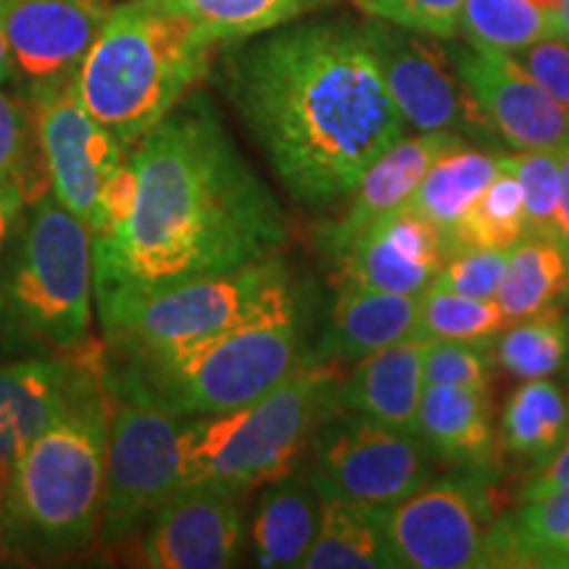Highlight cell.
Here are the masks:
<instances>
[{"label":"cell","instance_id":"obj_34","mask_svg":"<svg viewBox=\"0 0 569 569\" xmlns=\"http://www.w3.org/2000/svg\"><path fill=\"white\" fill-rule=\"evenodd\" d=\"M515 322L496 301H480L440 288L419 298L417 336L425 340H488Z\"/></svg>","mask_w":569,"mask_h":569},{"label":"cell","instance_id":"obj_24","mask_svg":"<svg viewBox=\"0 0 569 569\" xmlns=\"http://www.w3.org/2000/svg\"><path fill=\"white\" fill-rule=\"evenodd\" d=\"M486 567L569 569V490L498 515L488 532Z\"/></svg>","mask_w":569,"mask_h":569},{"label":"cell","instance_id":"obj_2","mask_svg":"<svg viewBox=\"0 0 569 569\" xmlns=\"http://www.w3.org/2000/svg\"><path fill=\"white\" fill-rule=\"evenodd\" d=\"M219 84L284 193L311 211L343 203L409 130L353 21H303L230 42Z\"/></svg>","mask_w":569,"mask_h":569},{"label":"cell","instance_id":"obj_15","mask_svg":"<svg viewBox=\"0 0 569 569\" xmlns=\"http://www.w3.org/2000/svg\"><path fill=\"white\" fill-rule=\"evenodd\" d=\"M448 56L507 146L561 151L569 146V111L511 53L448 40Z\"/></svg>","mask_w":569,"mask_h":569},{"label":"cell","instance_id":"obj_6","mask_svg":"<svg viewBox=\"0 0 569 569\" xmlns=\"http://www.w3.org/2000/svg\"><path fill=\"white\" fill-rule=\"evenodd\" d=\"M92 296L88 224L42 196L0 253V356H56L90 343Z\"/></svg>","mask_w":569,"mask_h":569},{"label":"cell","instance_id":"obj_42","mask_svg":"<svg viewBox=\"0 0 569 569\" xmlns=\"http://www.w3.org/2000/svg\"><path fill=\"white\" fill-rule=\"evenodd\" d=\"M24 209H27V203H24V198H21L17 184L0 182V253H3L6 243H9L13 227L19 224Z\"/></svg>","mask_w":569,"mask_h":569},{"label":"cell","instance_id":"obj_19","mask_svg":"<svg viewBox=\"0 0 569 569\" xmlns=\"http://www.w3.org/2000/svg\"><path fill=\"white\" fill-rule=\"evenodd\" d=\"M461 140L465 138L459 134L419 132L415 138L398 140L390 151L382 153L346 196V206L336 222L319 230L317 246L322 248L327 261L343 253L356 238H361L390 211L409 203L427 169Z\"/></svg>","mask_w":569,"mask_h":569},{"label":"cell","instance_id":"obj_33","mask_svg":"<svg viewBox=\"0 0 569 569\" xmlns=\"http://www.w3.org/2000/svg\"><path fill=\"white\" fill-rule=\"evenodd\" d=\"M0 182L17 184L27 206L51 193L46 156H42L30 103L0 88Z\"/></svg>","mask_w":569,"mask_h":569},{"label":"cell","instance_id":"obj_29","mask_svg":"<svg viewBox=\"0 0 569 569\" xmlns=\"http://www.w3.org/2000/svg\"><path fill=\"white\" fill-rule=\"evenodd\" d=\"M159 3L193 19L217 46H230L293 24L306 13L338 0H159Z\"/></svg>","mask_w":569,"mask_h":569},{"label":"cell","instance_id":"obj_40","mask_svg":"<svg viewBox=\"0 0 569 569\" xmlns=\"http://www.w3.org/2000/svg\"><path fill=\"white\" fill-rule=\"evenodd\" d=\"M134 201H138V174H134L130 156H127L122 167H119L111 180L103 184L101 201H98L96 227L90 230V238L111 232L117 230L119 224H124L134 211Z\"/></svg>","mask_w":569,"mask_h":569},{"label":"cell","instance_id":"obj_26","mask_svg":"<svg viewBox=\"0 0 569 569\" xmlns=\"http://www.w3.org/2000/svg\"><path fill=\"white\" fill-rule=\"evenodd\" d=\"M306 569H393L398 559L386 528V507L322 496V519Z\"/></svg>","mask_w":569,"mask_h":569},{"label":"cell","instance_id":"obj_41","mask_svg":"<svg viewBox=\"0 0 569 569\" xmlns=\"http://www.w3.org/2000/svg\"><path fill=\"white\" fill-rule=\"evenodd\" d=\"M559 490H569V432L565 443L551 453V459L540 465L530 480H525V486L517 493V501H536V498L553 496Z\"/></svg>","mask_w":569,"mask_h":569},{"label":"cell","instance_id":"obj_23","mask_svg":"<svg viewBox=\"0 0 569 569\" xmlns=\"http://www.w3.org/2000/svg\"><path fill=\"white\" fill-rule=\"evenodd\" d=\"M322 519V493L309 472L293 469L269 482L256 507L251 538L256 565L267 569L303 567Z\"/></svg>","mask_w":569,"mask_h":569},{"label":"cell","instance_id":"obj_21","mask_svg":"<svg viewBox=\"0 0 569 569\" xmlns=\"http://www.w3.org/2000/svg\"><path fill=\"white\" fill-rule=\"evenodd\" d=\"M427 346L430 340L411 336L359 359V367L346 380H340L338 409L353 411L396 430H417L419 401L427 388Z\"/></svg>","mask_w":569,"mask_h":569},{"label":"cell","instance_id":"obj_45","mask_svg":"<svg viewBox=\"0 0 569 569\" xmlns=\"http://www.w3.org/2000/svg\"><path fill=\"white\" fill-rule=\"evenodd\" d=\"M553 27H557V38L569 40V0H561L559 9L551 13Z\"/></svg>","mask_w":569,"mask_h":569},{"label":"cell","instance_id":"obj_35","mask_svg":"<svg viewBox=\"0 0 569 569\" xmlns=\"http://www.w3.org/2000/svg\"><path fill=\"white\" fill-rule=\"evenodd\" d=\"M501 161L522 188L528 232L557 230L561 209V172L557 151L501 153Z\"/></svg>","mask_w":569,"mask_h":569},{"label":"cell","instance_id":"obj_30","mask_svg":"<svg viewBox=\"0 0 569 569\" xmlns=\"http://www.w3.org/2000/svg\"><path fill=\"white\" fill-rule=\"evenodd\" d=\"M496 365L517 380H543L569 361V317L557 306L515 319L493 338Z\"/></svg>","mask_w":569,"mask_h":569},{"label":"cell","instance_id":"obj_9","mask_svg":"<svg viewBox=\"0 0 569 569\" xmlns=\"http://www.w3.org/2000/svg\"><path fill=\"white\" fill-rule=\"evenodd\" d=\"M184 417L113 393L98 546L122 549L182 488Z\"/></svg>","mask_w":569,"mask_h":569},{"label":"cell","instance_id":"obj_43","mask_svg":"<svg viewBox=\"0 0 569 569\" xmlns=\"http://www.w3.org/2000/svg\"><path fill=\"white\" fill-rule=\"evenodd\" d=\"M559 172H561V209H559V227L557 232L569 240V146L557 151Z\"/></svg>","mask_w":569,"mask_h":569},{"label":"cell","instance_id":"obj_10","mask_svg":"<svg viewBox=\"0 0 569 569\" xmlns=\"http://www.w3.org/2000/svg\"><path fill=\"white\" fill-rule=\"evenodd\" d=\"M309 478L322 496L390 507L432 480L436 453L417 430L336 411L309 448Z\"/></svg>","mask_w":569,"mask_h":569},{"label":"cell","instance_id":"obj_31","mask_svg":"<svg viewBox=\"0 0 569 569\" xmlns=\"http://www.w3.org/2000/svg\"><path fill=\"white\" fill-rule=\"evenodd\" d=\"M461 34L469 46L517 53L553 38V17L532 0H465Z\"/></svg>","mask_w":569,"mask_h":569},{"label":"cell","instance_id":"obj_36","mask_svg":"<svg viewBox=\"0 0 569 569\" xmlns=\"http://www.w3.org/2000/svg\"><path fill=\"white\" fill-rule=\"evenodd\" d=\"M498 369L493 338L488 340H432L425 353L427 386H451L490 393Z\"/></svg>","mask_w":569,"mask_h":569},{"label":"cell","instance_id":"obj_13","mask_svg":"<svg viewBox=\"0 0 569 569\" xmlns=\"http://www.w3.org/2000/svg\"><path fill=\"white\" fill-rule=\"evenodd\" d=\"M24 101L30 103L51 174V196L92 230L103 184L122 167L130 151L84 109L74 80L56 88L27 90Z\"/></svg>","mask_w":569,"mask_h":569},{"label":"cell","instance_id":"obj_48","mask_svg":"<svg viewBox=\"0 0 569 569\" xmlns=\"http://www.w3.org/2000/svg\"><path fill=\"white\" fill-rule=\"evenodd\" d=\"M353 3H356V6H361V3H367V0H353Z\"/></svg>","mask_w":569,"mask_h":569},{"label":"cell","instance_id":"obj_39","mask_svg":"<svg viewBox=\"0 0 569 569\" xmlns=\"http://www.w3.org/2000/svg\"><path fill=\"white\" fill-rule=\"evenodd\" d=\"M511 56L569 111V40L553 34Z\"/></svg>","mask_w":569,"mask_h":569},{"label":"cell","instance_id":"obj_16","mask_svg":"<svg viewBox=\"0 0 569 569\" xmlns=\"http://www.w3.org/2000/svg\"><path fill=\"white\" fill-rule=\"evenodd\" d=\"M103 375L106 348L92 340L69 353L0 365V465L11 467Z\"/></svg>","mask_w":569,"mask_h":569},{"label":"cell","instance_id":"obj_1","mask_svg":"<svg viewBox=\"0 0 569 569\" xmlns=\"http://www.w3.org/2000/svg\"><path fill=\"white\" fill-rule=\"evenodd\" d=\"M130 161L134 211L92 238L98 315L169 284L272 259L288 243L280 201L203 92L182 98Z\"/></svg>","mask_w":569,"mask_h":569},{"label":"cell","instance_id":"obj_28","mask_svg":"<svg viewBox=\"0 0 569 569\" xmlns=\"http://www.w3.org/2000/svg\"><path fill=\"white\" fill-rule=\"evenodd\" d=\"M569 432V403L565 390L549 377L522 380L503 407L498 448L511 457L546 465Z\"/></svg>","mask_w":569,"mask_h":569},{"label":"cell","instance_id":"obj_8","mask_svg":"<svg viewBox=\"0 0 569 569\" xmlns=\"http://www.w3.org/2000/svg\"><path fill=\"white\" fill-rule=\"evenodd\" d=\"M306 319L303 288L282 256L203 274L103 311L109 353L148 351L217 338L240 327Z\"/></svg>","mask_w":569,"mask_h":569},{"label":"cell","instance_id":"obj_20","mask_svg":"<svg viewBox=\"0 0 569 569\" xmlns=\"http://www.w3.org/2000/svg\"><path fill=\"white\" fill-rule=\"evenodd\" d=\"M419 298L422 296L340 284L315 348V361H359L417 336Z\"/></svg>","mask_w":569,"mask_h":569},{"label":"cell","instance_id":"obj_12","mask_svg":"<svg viewBox=\"0 0 569 569\" xmlns=\"http://www.w3.org/2000/svg\"><path fill=\"white\" fill-rule=\"evenodd\" d=\"M365 34L398 111L417 132L459 134L493 146L498 132L453 67L443 40L369 17Z\"/></svg>","mask_w":569,"mask_h":569},{"label":"cell","instance_id":"obj_37","mask_svg":"<svg viewBox=\"0 0 569 569\" xmlns=\"http://www.w3.org/2000/svg\"><path fill=\"white\" fill-rule=\"evenodd\" d=\"M507 261L509 251L465 248V251L448 256L430 288H440L467 298H480V301H496L503 274H507Z\"/></svg>","mask_w":569,"mask_h":569},{"label":"cell","instance_id":"obj_27","mask_svg":"<svg viewBox=\"0 0 569 569\" xmlns=\"http://www.w3.org/2000/svg\"><path fill=\"white\" fill-rule=\"evenodd\" d=\"M569 293V240L565 234L525 232L509 248L507 274L496 303L509 319H522L557 306Z\"/></svg>","mask_w":569,"mask_h":569},{"label":"cell","instance_id":"obj_7","mask_svg":"<svg viewBox=\"0 0 569 569\" xmlns=\"http://www.w3.org/2000/svg\"><path fill=\"white\" fill-rule=\"evenodd\" d=\"M336 365L311 361L243 409L190 417L182 427V486L224 482L253 490L298 469L311 440L338 411Z\"/></svg>","mask_w":569,"mask_h":569},{"label":"cell","instance_id":"obj_14","mask_svg":"<svg viewBox=\"0 0 569 569\" xmlns=\"http://www.w3.org/2000/svg\"><path fill=\"white\" fill-rule=\"evenodd\" d=\"M246 493L224 482H188L177 488L146 528L140 565L148 569L232 567L246 543Z\"/></svg>","mask_w":569,"mask_h":569},{"label":"cell","instance_id":"obj_22","mask_svg":"<svg viewBox=\"0 0 569 569\" xmlns=\"http://www.w3.org/2000/svg\"><path fill=\"white\" fill-rule=\"evenodd\" d=\"M417 432L448 465L493 469L498 432L490 396L480 390L427 386L417 411Z\"/></svg>","mask_w":569,"mask_h":569},{"label":"cell","instance_id":"obj_11","mask_svg":"<svg viewBox=\"0 0 569 569\" xmlns=\"http://www.w3.org/2000/svg\"><path fill=\"white\" fill-rule=\"evenodd\" d=\"M498 519L493 469L461 467L386 507L390 546L403 569L486 567L488 532Z\"/></svg>","mask_w":569,"mask_h":569},{"label":"cell","instance_id":"obj_17","mask_svg":"<svg viewBox=\"0 0 569 569\" xmlns=\"http://www.w3.org/2000/svg\"><path fill=\"white\" fill-rule=\"evenodd\" d=\"M109 13L106 0H0V27L24 92L74 80Z\"/></svg>","mask_w":569,"mask_h":569},{"label":"cell","instance_id":"obj_44","mask_svg":"<svg viewBox=\"0 0 569 569\" xmlns=\"http://www.w3.org/2000/svg\"><path fill=\"white\" fill-rule=\"evenodd\" d=\"M13 80H17V67H13L9 40H6L3 27H0V88H3V84L13 82Z\"/></svg>","mask_w":569,"mask_h":569},{"label":"cell","instance_id":"obj_47","mask_svg":"<svg viewBox=\"0 0 569 569\" xmlns=\"http://www.w3.org/2000/svg\"><path fill=\"white\" fill-rule=\"evenodd\" d=\"M532 3H536V6H540V9H543V11H549V13H553V11H557V9H559V3H561V0H532Z\"/></svg>","mask_w":569,"mask_h":569},{"label":"cell","instance_id":"obj_38","mask_svg":"<svg viewBox=\"0 0 569 569\" xmlns=\"http://www.w3.org/2000/svg\"><path fill=\"white\" fill-rule=\"evenodd\" d=\"M367 17L390 21L403 30L457 40L461 34L465 0H367L359 6Z\"/></svg>","mask_w":569,"mask_h":569},{"label":"cell","instance_id":"obj_3","mask_svg":"<svg viewBox=\"0 0 569 569\" xmlns=\"http://www.w3.org/2000/svg\"><path fill=\"white\" fill-rule=\"evenodd\" d=\"M113 393L106 375L11 465L0 557L59 561L98 543Z\"/></svg>","mask_w":569,"mask_h":569},{"label":"cell","instance_id":"obj_32","mask_svg":"<svg viewBox=\"0 0 569 569\" xmlns=\"http://www.w3.org/2000/svg\"><path fill=\"white\" fill-rule=\"evenodd\" d=\"M525 232H528V213H525L522 188L498 156V174L478 198V203L469 209L459 232L453 234L451 253L465 251V248L509 251L525 238Z\"/></svg>","mask_w":569,"mask_h":569},{"label":"cell","instance_id":"obj_18","mask_svg":"<svg viewBox=\"0 0 569 569\" xmlns=\"http://www.w3.org/2000/svg\"><path fill=\"white\" fill-rule=\"evenodd\" d=\"M448 259V246L436 227L411 203L390 211L330 259L332 280L356 288L422 296Z\"/></svg>","mask_w":569,"mask_h":569},{"label":"cell","instance_id":"obj_25","mask_svg":"<svg viewBox=\"0 0 569 569\" xmlns=\"http://www.w3.org/2000/svg\"><path fill=\"white\" fill-rule=\"evenodd\" d=\"M498 156L501 151L496 148L461 140L436 159L409 198V203L443 234L448 253L469 209L498 174Z\"/></svg>","mask_w":569,"mask_h":569},{"label":"cell","instance_id":"obj_5","mask_svg":"<svg viewBox=\"0 0 569 569\" xmlns=\"http://www.w3.org/2000/svg\"><path fill=\"white\" fill-rule=\"evenodd\" d=\"M111 393L153 403L177 417H213L243 409L315 361L306 319L240 327L196 343L111 353Z\"/></svg>","mask_w":569,"mask_h":569},{"label":"cell","instance_id":"obj_46","mask_svg":"<svg viewBox=\"0 0 569 569\" xmlns=\"http://www.w3.org/2000/svg\"><path fill=\"white\" fill-rule=\"evenodd\" d=\"M9 465H0V519H3V507H6V490H9ZM3 559V557H0Z\"/></svg>","mask_w":569,"mask_h":569},{"label":"cell","instance_id":"obj_4","mask_svg":"<svg viewBox=\"0 0 569 569\" xmlns=\"http://www.w3.org/2000/svg\"><path fill=\"white\" fill-rule=\"evenodd\" d=\"M209 34L159 0H130L109 13L74 77L92 117L127 151L209 77Z\"/></svg>","mask_w":569,"mask_h":569}]
</instances>
